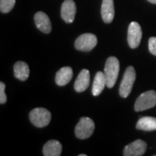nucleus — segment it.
I'll return each mask as SVG.
<instances>
[{
  "label": "nucleus",
  "instance_id": "412c9836",
  "mask_svg": "<svg viewBox=\"0 0 156 156\" xmlns=\"http://www.w3.org/2000/svg\"><path fill=\"white\" fill-rule=\"evenodd\" d=\"M148 2H150V3H152V4H154V5H156V0H147Z\"/></svg>",
  "mask_w": 156,
  "mask_h": 156
},
{
  "label": "nucleus",
  "instance_id": "0eeeda50",
  "mask_svg": "<svg viewBox=\"0 0 156 156\" xmlns=\"http://www.w3.org/2000/svg\"><path fill=\"white\" fill-rule=\"evenodd\" d=\"M142 30L138 23L132 22L128 29V42L131 49H136L140 44Z\"/></svg>",
  "mask_w": 156,
  "mask_h": 156
},
{
  "label": "nucleus",
  "instance_id": "f3484780",
  "mask_svg": "<svg viewBox=\"0 0 156 156\" xmlns=\"http://www.w3.org/2000/svg\"><path fill=\"white\" fill-rule=\"evenodd\" d=\"M136 128L143 131H154L156 130V118L151 116L140 118L136 123Z\"/></svg>",
  "mask_w": 156,
  "mask_h": 156
},
{
  "label": "nucleus",
  "instance_id": "ddd939ff",
  "mask_svg": "<svg viewBox=\"0 0 156 156\" xmlns=\"http://www.w3.org/2000/svg\"><path fill=\"white\" fill-rule=\"evenodd\" d=\"M73 77V70L70 67H63L60 69L56 74L55 81L59 86H64L68 84Z\"/></svg>",
  "mask_w": 156,
  "mask_h": 156
},
{
  "label": "nucleus",
  "instance_id": "9b49d317",
  "mask_svg": "<svg viewBox=\"0 0 156 156\" xmlns=\"http://www.w3.org/2000/svg\"><path fill=\"white\" fill-rule=\"evenodd\" d=\"M101 13L104 23H110L115 17L114 0H102Z\"/></svg>",
  "mask_w": 156,
  "mask_h": 156
},
{
  "label": "nucleus",
  "instance_id": "1a4fd4ad",
  "mask_svg": "<svg viewBox=\"0 0 156 156\" xmlns=\"http://www.w3.org/2000/svg\"><path fill=\"white\" fill-rule=\"evenodd\" d=\"M76 13V3L73 0H65L61 7V17L66 23H72Z\"/></svg>",
  "mask_w": 156,
  "mask_h": 156
},
{
  "label": "nucleus",
  "instance_id": "9d476101",
  "mask_svg": "<svg viewBox=\"0 0 156 156\" xmlns=\"http://www.w3.org/2000/svg\"><path fill=\"white\" fill-rule=\"evenodd\" d=\"M34 21L37 28L45 34H49L51 31V23L47 14L43 11H38L34 16Z\"/></svg>",
  "mask_w": 156,
  "mask_h": 156
},
{
  "label": "nucleus",
  "instance_id": "2eb2a0df",
  "mask_svg": "<svg viewBox=\"0 0 156 156\" xmlns=\"http://www.w3.org/2000/svg\"><path fill=\"white\" fill-rule=\"evenodd\" d=\"M105 86H107V80L104 72L98 71L95 75L93 86H92V94H93V95L97 96V95H100L105 88Z\"/></svg>",
  "mask_w": 156,
  "mask_h": 156
},
{
  "label": "nucleus",
  "instance_id": "aec40b11",
  "mask_svg": "<svg viewBox=\"0 0 156 156\" xmlns=\"http://www.w3.org/2000/svg\"><path fill=\"white\" fill-rule=\"evenodd\" d=\"M148 49L151 54L156 56V37H153L148 40Z\"/></svg>",
  "mask_w": 156,
  "mask_h": 156
},
{
  "label": "nucleus",
  "instance_id": "f8f14e48",
  "mask_svg": "<svg viewBox=\"0 0 156 156\" xmlns=\"http://www.w3.org/2000/svg\"><path fill=\"white\" fill-rule=\"evenodd\" d=\"M89 82H90V75L88 69H83L79 73L77 78L75 82L74 88L76 92H83L84 90L89 88Z\"/></svg>",
  "mask_w": 156,
  "mask_h": 156
},
{
  "label": "nucleus",
  "instance_id": "7ed1b4c3",
  "mask_svg": "<svg viewBox=\"0 0 156 156\" xmlns=\"http://www.w3.org/2000/svg\"><path fill=\"white\" fill-rule=\"evenodd\" d=\"M30 120L34 126L37 128H44L49 125L51 120V114L44 108H34L30 113Z\"/></svg>",
  "mask_w": 156,
  "mask_h": 156
},
{
  "label": "nucleus",
  "instance_id": "6e6552de",
  "mask_svg": "<svg viewBox=\"0 0 156 156\" xmlns=\"http://www.w3.org/2000/svg\"><path fill=\"white\" fill-rule=\"evenodd\" d=\"M147 145L142 140H136L134 142L125 147L123 150L124 156H141L145 154Z\"/></svg>",
  "mask_w": 156,
  "mask_h": 156
},
{
  "label": "nucleus",
  "instance_id": "f257e3e1",
  "mask_svg": "<svg viewBox=\"0 0 156 156\" xmlns=\"http://www.w3.org/2000/svg\"><path fill=\"white\" fill-rule=\"evenodd\" d=\"M120 70V62L116 57L110 56L107 59L105 68H104V75L107 80L108 88L111 89L116 83L117 77Z\"/></svg>",
  "mask_w": 156,
  "mask_h": 156
},
{
  "label": "nucleus",
  "instance_id": "4be33fe9",
  "mask_svg": "<svg viewBox=\"0 0 156 156\" xmlns=\"http://www.w3.org/2000/svg\"><path fill=\"white\" fill-rule=\"evenodd\" d=\"M79 156H86V154H79Z\"/></svg>",
  "mask_w": 156,
  "mask_h": 156
},
{
  "label": "nucleus",
  "instance_id": "39448f33",
  "mask_svg": "<svg viewBox=\"0 0 156 156\" xmlns=\"http://www.w3.org/2000/svg\"><path fill=\"white\" fill-rule=\"evenodd\" d=\"M156 105V92L154 90H148L142 93L137 98L134 104V110L137 112L144 111L152 108Z\"/></svg>",
  "mask_w": 156,
  "mask_h": 156
},
{
  "label": "nucleus",
  "instance_id": "20e7f679",
  "mask_svg": "<svg viewBox=\"0 0 156 156\" xmlns=\"http://www.w3.org/2000/svg\"><path fill=\"white\" fill-rule=\"evenodd\" d=\"M95 130V123L89 117H83L76 126L75 134L78 139L84 140L90 137Z\"/></svg>",
  "mask_w": 156,
  "mask_h": 156
},
{
  "label": "nucleus",
  "instance_id": "6ab92c4d",
  "mask_svg": "<svg viewBox=\"0 0 156 156\" xmlns=\"http://www.w3.org/2000/svg\"><path fill=\"white\" fill-rule=\"evenodd\" d=\"M7 98L5 95V84L3 82L0 83V103L4 104L5 103Z\"/></svg>",
  "mask_w": 156,
  "mask_h": 156
},
{
  "label": "nucleus",
  "instance_id": "423d86ee",
  "mask_svg": "<svg viewBox=\"0 0 156 156\" xmlns=\"http://www.w3.org/2000/svg\"><path fill=\"white\" fill-rule=\"evenodd\" d=\"M97 44V37L91 33H85L78 37L75 42L76 49L81 51H90Z\"/></svg>",
  "mask_w": 156,
  "mask_h": 156
},
{
  "label": "nucleus",
  "instance_id": "4468645a",
  "mask_svg": "<svg viewBox=\"0 0 156 156\" xmlns=\"http://www.w3.org/2000/svg\"><path fill=\"white\" fill-rule=\"evenodd\" d=\"M44 156H60L62 154V144L56 140H49L43 148Z\"/></svg>",
  "mask_w": 156,
  "mask_h": 156
},
{
  "label": "nucleus",
  "instance_id": "dca6fc26",
  "mask_svg": "<svg viewBox=\"0 0 156 156\" xmlns=\"http://www.w3.org/2000/svg\"><path fill=\"white\" fill-rule=\"evenodd\" d=\"M14 76L20 81H26L30 76V68L24 62H17L14 64Z\"/></svg>",
  "mask_w": 156,
  "mask_h": 156
},
{
  "label": "nucleus",
  "instance_id": "f03ea898",
  "mask_svg": "<svg viewBox=\"0 0 156 156\" xmlns=\"http://www.w3.org/2000/svg\"><path fill=\"white\" fill-rule=\"evenodd\" d=\"M135 78H136V73L134 67L129 66L127 68L123 75L122 81L121 83L120 89H119V93L122 97L127 98L131 93V90L133 89V86L135 82Z\"/></svg>",
  "mask_w": 156,
  "mask_h": 156
},
{
  "label": "nucleus",
  "instance_id": "a211bd4d",
  "mask_svg": "<svg viewBox=\"0 0 156 156\" xmlns=\"http://www.w3.org/2000/svg\"><path fill=\"white\" fill-rule=\"evenodd\" d=\"M16 0H0V11L2 13H8L13 9Z\"/></svg>",
  "mask_w": 156,
  "mask_h": 156
}]
</instances>
